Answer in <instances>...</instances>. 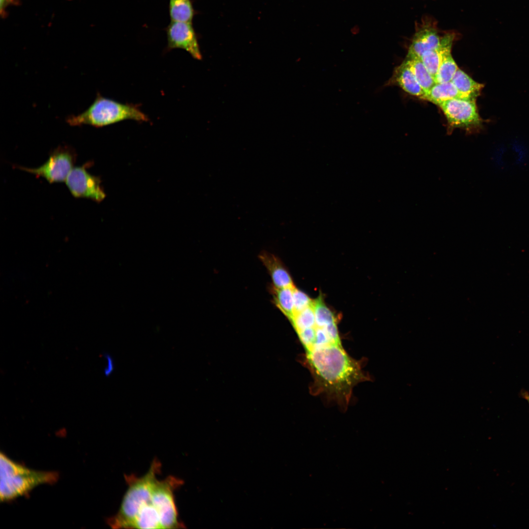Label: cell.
I'll return each instance as SVG.
<instances>
[{"label":"cell","mask_w":529,"mask_h":529,"mask_svg":"<svg viewBox=\"0 0 529 529\" xmlns=\"http://www.w3.org/2000/svg\"><path fill=\"white\" fill-rule=\"evenodd\" d=\"M161 464L154 458L147 473L142 477L135 474L124 475L128 488L118 512L107 520L113 529H130L140 509L151 498L156 476L160 473Z\"/></svg>","instance_id":"1"},{"label":"cell","mask_w":529,"mask_h":529,"mask_svg":"<svg viewBox=\"0 0 529 529\" xmlns=\"http://www.w3.org/2000/svg\"><path fill=\"white\" fill-rule=\"evenodd\" d=\"M0 502L9 501L27 494L36 486L52 484L58 479L55 471H37L29 469L0 454Z\"/></svg>","instance_id":"2"},{"label":"cell","mask_w":529,"mask_h":529,"mask_svg":"<svg viewBox=\"0 0 529 529\" xmlns=\"http://www.w3.org/2000/svg\"><path fill=\"white\" fill-rule=\"evenodd\" d=\"M147 122L148 116L136 105L123 103L98 93L91 105L84 112L67 118L71 126L88 125L102 127L125 120Z\"/></svg>","instance_id":"3"},{"label":"cell","mask_w":529,"mask_h":529,"mask_svg":"<svg viewBox=\"0 0 529 529\" xmlns=\"http://www.w3.org/2000/svg\"><path fill=\"white\" fill-rule=\"evenodd\" d=\"M183 484V481L173 476L163 480L156 481L152 493V503L157 511L162 529L185 528L178 519L174 492Z\"/></svg>","instance_id":"4"},{"label":"cell","mask_w":529,"mask_h":529,"mask_svg":"<svg viewBox=\"0 0 529 529\" xmlns=\"http://www.w3.org/2000/svg\"><path fill=\"white\" fill-rule=\"evenodd\" d=\"M76 155L73 149L68 146H60L50 154L48 160L36 168L17 166V168L46 179L50 183L66 180L72 169Z\"/></svg>","instance_id":"5"},{"label":"cell","mask_w":529,"mask_h":529,"mask_svg":"<svg viewBox=\"0 0 529 529\" xmlns=\"http://www.w3.org/2000/svg\"><path fill=\"white\" fill-rule=\"evenodd\" d=\"M437 105L454 127L472 129L481 126L482 120L479 115L476 99H452Z\"/></svg>","instance_id":"6"},{"label":"cell","mask_w":529,"mask_h":529,"mask_svg":"<svg viewBox=\"0 0 529 529\" xmlns=\"http://www.w3.org/2000/svg\"><path fill=\"white\" fill-rule=\"evenodd\" d=\"M91 165L88 162L73 168L66 180V185L74 197L87 198L99 202L106 195L101 186L100 178L87 171Z\"/></svg>","instance_id":"7"},{"label":"cell","mask_w":529,"mask_h":529,"mask_svg":"<svg viewBox=\"0 0 529 529\" xmlns=\"http://www.w3.org/2000/svg\"><path fill=\"white\" fill-rule=\"evenodd\" d=\"M165 30L168 51L181 48L188 52L193 58L201 59L202 55L192 23L171 21Z\"/></svg>","instance_id":"8"},{"label":"cell","mask_w":529,"mask_h":529,"mask_svg":"<svg viewBox=\"0 0 529 529\" xmlns=\"http://www.w3.org/2000/svg\"><path fill=\"white\" fill-rule=\"evenodd\" d=\"M397 85L407 93L424 99L426 93L417 82L412 72L403 62L395 68L392 76L384 86Z\"/></svg>","instance_id":"9"},{"label":"cell","mask_w":529,"mask_h":529,"mask_svg":"<svg viewBox=\"0 0 529 529\" xmlns=\"http://www.w3.org/2000/svg\"><path fill=\"white\" fill-rule=\"evenodd\" d=\"M440 38L435 28L426 26L420 28L413 36L406 58H420L426 51L437 48Z\"/></svg>","instance_id":"10"},{"label":"cell","mask_w":529,"mask_h":529,"mask_svg":"<svg viewBox=\"0 0 529 529\" xmlns=\"http://www.w3.org/2000/svg\"><path fill=\"white\" fill-rule=\"evenodd\" d=\"M259 258L270 274L273 286L278 288L295 287L289 272L278 258L270 253L262 252Z\"/></svg>","instance_id":"11"},{"label":"cell","mask_w":529,"mask_h":529,"mask_svg":"<svg viewBox=\"0 0 529 529\" xmlns=\"http://www.w3.org/2000/svg\"><path fill=\"white\" fill-rule=\"evenodd\" d=\"M454 38L453 35H445L437 48L425 52L420 58L434 79L444 55L451 51Z\"/></svg>","instance_id":"12"},{"label":"cell","mask_w":529,"mask_h":529,"mask_svg":"<svg viewBox=\"0 0 529 529\" xmlns=\"http://www.w3.org/2000/svg\"><path fill=\"white\" fill-rule=\"evenodd\" d=\"M458 98L474 99L460 92L451 81L435 83L426 94L425 100L437 105L441 102Z\"/></svg>","instance_id":"13"},{"label":"cell","mask_w":529,"mask_h":529,"mask_svg":"<svg viewBox=\"0 0 529 529\" xmlns=\"http://www.w3.org/2000/svg\"><path fill=\"white\" fill-rule=\"evenodd\" d=\"M294 288H278L273 286L270 288L275 305L289 320L294 314L293 296Z\"/></svg>","instance_id":"14"},{"label":"cell","mask_w":529,"mask_h":529,"mask_svg":"<svg viewBox=\"0 0 529 529\" xmlns=\"http://www.w3.org/2000/svg\"><path fill=\"white\" fill-rule=\"evenodd\" d=\"M412 72L426 94L435 84L434 78L419 58H406L403 61Z\"/></svg>","instance_id":"15"},{"label":"cell","mask_w":529,"mask_h":529,"mask_svg":"<svg viewBox=\"0 0 529 529\" xmlns=\"http://www.w3.org/2000/svg\"><path fill=\"white\" fill-rule=\"evenodd\" d=\"M451 81L460 92L476 99L483 87L482 84L475 81L459 68Z\"/></svg>","instance_id":"16"},{"label":"cell","mask_w":529,"mask_h":529,"mask_svg":"<svg viewBox=\"0 0 529 529\" xmlns=\"http://www.w3.org/2000/svg\"><path fill=\"white\" fill-rule=\"evenodd\" d=\"M171 21L192 23L194 10L191 0H169Z\"/></svg>","instance_id":"17"},{"label":"cell","mask_w":529,"mask_h":529,"mask_svg":"<svg viewBox=\"0 0 529 529\" xmlns=\"http://www.w3.org/2000/svg\"><path fill=\"white\" fill-rule=\"evenodd\" d=\"M313 307L316 326L323 327L333 322H337V318L326 306L321 295L313 300Z\"/></svg>","instance_id":"18"},{"label":"cell","mask_w":529,"mask_h":529,"mask_svg":"<svg viewBox=\"0 0 529 529\" xmlns=\"http://www.w3.org/2000/svg\"><path fill=\"white\" fill-rule=\"evenodd\" d=\"M458 68L453 59L451 51L444 56L434 77L435 83L451 81Z\"/></svg>","instance_id":"19"},{"label":"cell","mask_w":529,"mask_h":529,"mask_svg":"<svg viewBox=\"0 0 529 529\" xmlns=\"http://www.w3.org/2000/svg\"><path fill=\"white\" fill-rule=\"evenodd\" d=\"M290 321L296 332L315 326L313 304L304 310L295 313Z\"/></svg>","instance_id":"20"},{"label":"cell","mask_w":529,"mask_h":529,"mask_svg":"<svg viewBox=\"0 0 529 529\" xmlns=\"http://www.w3.org/2000/svg\"><path fill=\"white\" fill-rule=\"evenodd\" d=\"M294 314L313 305V300L295 287L293 290Z\"/></svg>","instance_id":"21"},{"label":"cell","mask_w":529,"mask_h":529,"mask_svg":"<svg viewBox=\"0 0 529 529\" xmlns=\"http://www.w3.org/2000/svg\"><path fill=\"white\" fill-rule=\"evenodd\" d=\"M104 357L106 361V365L104 368V374L105 376L108 377L114 371L115 362L113 358L109 354H105Z\"/></svg>","instance_id":"22"},{"label":"cell","mask_w":529,"mask_h":529,"mask_svg":"<svg viewBox=\"0 0 529 529\" xmlns=\"http://www.w3.org/2000/svg\"><path fill=\"white\" fill-rule=\"evenodd\" d=\"M15 0H0V14L3 17L5 16V9L10 4H15Z\"/></svg>","instance_id":"23"},{"label":"cell","mask_w":529,"mask_h":529,"mask_svg":"<svg viewBox=\"0 0 529 529\" xmlns=\"http://www.w3.org/2000/svg\"><path fill=\"white\" fill-rule=\"evenodd\" d=\"M522 396L527 401L529 405V393L526 391H522Z\"/></svg>","instance_id":"24"}]
</instances>
